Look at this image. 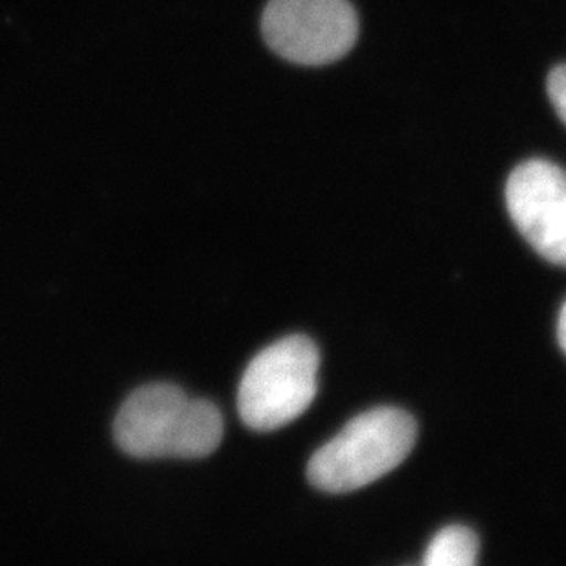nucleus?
<instances>
[{
    "label": "nucleus",
    "mask_w": 566,
    "mask_h": 566,
    "mask_svg": "<svg viewBox=\"0 0 566 566\" xmlns=\"http://www.w3.org/2000/svg\"><path fill=\"white\" fill-rule=\"evenodd\" d=\"M479 552L473 530L452 524L432 537L420 566H479Z\"/></svg>",
    "instance_id": "nucleus-6"
},
{
    "label": "nucleus",
    "mask_w": 566,
    "mask_h": 566,
    "mask_svg": "<svg viewBox=\"0 0 566 566\" xmlns=\"http://www.w3.org/2000/svg\"><path fill=\"white\" fill-rule=\"evenodd\" d=\"M116 446L129 457H210L223 440V416L207 399L190 398L171 382L138 388L115 420Z\"/></svg>",
    "instance_id": "nucleus-1"
},
{
    "label": "nucleus",
    "mask_w": 566,
    "mask_h": 566,
    "mask_svg": "<svg viewBox=\"0 0 566 566\" xmlns=\"http://www.w3.org/2000/svg\"><path fill=\"white\" fill-rule=\"evenodd\" d=\"M262 32L283 60L321 66L354 49L359 21L348 0H271L263 13Z\"/></svg>",
    "instance_id": "nucleus-4"
},
{
    "label": "nucleus",
    "mask_w": 566,
    "mask_h": 566,
    "mask_svg": "<svg viewBox=\"0 0 566 566\" xmlns=\"http://www.w3.org/2000/svg\"><path fill=\"white\" fill-rule=\"evenodd\" d=\"M321 352L305 335H289L262 349L247 366L238 409L249 429H282L310 409L318 392Z\"/></svg>",
    "instance_id": "nucleus-3"
},
{
    "label": "nucleus",
    "mask_w": 566,
    "mask_h": 566,
    "mask_svg": "<svg viewBox=\"0 0 566 566\" xmlns=\"http://www.w3.org/2000/svg\"><path fill=\"white\" fill-rule=\"evenodd\" d=\"M506 205L513 224L541 256L566 268V171L534 158L507 177Z\"/></svg>",
    "instance_id": "nucleus-5"
},
{
    "label": "nucleus",
    "mask_w": 566,
    "mask_h": 566,
    "mask_svg": "<svg viewBox=\"0 0 566 566\" xmlns=\"http://www.w3.org/2000/svg\"><path fill=\"white\" fill-rule=\"evenodd\" d=\"M548 96L557 115L566 124V65H559L548 76Z\"/></svg>",
    "instance_id": "nucleus-7"
},
{
    "label": "nucleus",
    "mask_w": 566,
    "mask_h": 566,
    "mask_svg": "<svg viewBox=\"0 0 566 566\" xmlns=\"http://www.w3.org/2000/svg\"><path fill=\"white\" fill-rule=\"evenodd\" d=\"M557 340L566 354V302L559 311V318H557Z\"/></svg>",
    "instance_id": "nucleus-8"
},
{
    "label": "nucleus",
    "mask_w": 566,
    "mask_h": 566,
    "mask_svg": "<svg viewBox=\"0 0 566 566\" xmlns=\"http://www.w3.org/2000/svg\"><path fill=\"white\" fill-rule=\"evenodd\" d=\"M416 440L418 424L409 412L398 407L366 410L311 457L307 480L333 495L352 493L392 473Z\"/></svg>",
    "instance_id": "nucleus-2"
}]
</instances>
